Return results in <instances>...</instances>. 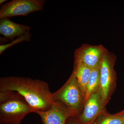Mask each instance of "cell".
<instances>
[{"label": "cell", "mask_w": 124, "mask_h": 124, "mask_svg": "<svg viewBox=\"0 0 124 124\" xmlns=\"http://www.w3.org/2000/svg\"><path fill=\"white\" fill-rule=\"evenodd\" d=\"M5 91L19 93L35 111L48 110L54 101L48 84L37 79L17 76L1 78L0 91Z\"/></svg>", "instance_id": "6da1fadb"}, {"label": "cell", "mask_w": 124, "mask_h": 124, "mask_svg": "<svg viewBox=\"0 0 124 124\" xmlns=\"http://www.w3.org/2000/svg\"><path fill=\"white\" fill-rule=\"evenodd\" d=\"M35 110L24 98L17 92H0V118L1 122L20 124L27 114Z\"/></svg>", "instance_id": "7a4b0ae2"}, {"label": "cell", "mask_w": 124, "mask_h": 124, "mask_svg": "<svg viewBox=\"0 0 124 124\" xmlns=\"http://www.w3.org/2000/svg\"><path fill=\"white\" fill-rule=\"evenodd\" d=\"M52 97L54 101L62 102L77 116L83 109L85 96L72 72L65 84L57 91L52 93Z\"/></svg>", "instance_id": "3957f363"}, {"label": "cell", "mask_w": 124, "mask_h": 124, "mask_svg": "<svg viewBox=\"0 0 124 124\" xmlns=\"http://www.w3.org/2000/svg\"><path fill=\"white\" fill-rule=\"evenodd\" d=\"M116 57L108 51L104 54L100 66L99 90L106 106L116 88L117 77L114 67Z\"/></svg>", "instance_id": "277c9868"}, {"label": "cell", "mask_w": 124, "mask_h": 124, "mask_svg": "<svg viewBox=\"0 0 124 124\" xmlns=\"http://www.w3.org/2000/svg\"><path fill=\"white\" fill-rule=\"evenodd\" d=\"M45 0H13L1 6L0 19L18 16H26L29 14L43 10Z\"/></svg>", "instance_id": "5b68a950"}, {"label": "cell", "mask_w": 124, "mask_h": 124, "mask_svg": "<svg viewBox=\"0 0 124 124\" xmlns=\"http://www.w3.org/2000/svg\"><path fill=\"white\" fill-rule=\"evenodd\" d=\"M99 89L89 97L81 112L76 116L82 124H93L100 114L106 110Z\"/></svg>", "instance_id": "8992f818"}, {"label": "cell", "mask_w": 124, "mask_h": 124, "mask_svg": "<svg viewBox=\"0 0 124 124\" xmlns=\"http://www.w3.org/2000/svg\"><path fill=\"white\" fill-rule=\"evenodd\" d=\"M108 51L102 45L84 44L76 50L74 59L93 69L100 66L103 56Z\"/></svg>", "instance_id": "52a82bcc"}, {"label": "cell", "mask_w": 124, "mask_h": 124, "mask_svg": "<svg viewBox=\"0 0 124 124\" xmlns=\"http://www.w3.org/2000/svg\"><path fill=\"white\" fill-rule=\"evenodd\" d=\"M34 113L39 116L44 124H66L69 118L77 116L63 103L58 101H54L48 110Z\"/></svg>", "instance_id": "ba28073f"}, {"label": "cell", "mask_w": 124, "mask_h": 124, "mask_svg": "<svg viewBox=\"0 0 124 124\" xmlns=\"http://www.w3.org/2000/svg\"><path fill=\"white\" fill-rule=\"evenodd\" d=\"M31 29L29 26L14 22L8 18L0 20V33L11 41L16 37H20L29 32Z\"/></svg>", "instance_id": "9c48e42d"}, {"label": "cell", "mask_w": 124, "mask_h": 124, "mask_svg": "<svg viewBox=\"0 0 124 124\" xmlns=\"http://www.w3.org/2000/svg\"><path fill=\"white\" fill-rule=\"evenodd\" d=\"M92 69L81 62L75 60L72 73L75 75L82 93L85 96L86 85Z\"/></svg>", "instance_id": "30bf717a"}, {"label": "cell", "mask_w": 124, "mask_h": 124, "mask_svg": "<svg viewBox=\"0 0 124 124\" xmlns=\"http://www.w3.org/2000/svg\"><path fill=\"white\" fill-rule=\"evenodd\" d=\"M100 66L92 69L86 85L85 103L93 93L98 90L100 85Z\"/></svg>", "instance_id": "8fae6325"}, {"label": "cell", "mask_w": 124, "mask_h": 124, "mask_svg": "<svg viewBox=\"0 0 124 124\" xmlns=\"http://www.w3.org/2000/svg\"><path fill=\"white\" fill-rule=\"evenodd\" d=\"M93 124H124V117L110 114L106 110L98 116Z\"/></svg>", "instance_id": "7c38bea8"}, {"label": "cell", "mask_w": 124, "mask_h": 124, "mask_svg": "<svg viewBox=\"0 0 124 124\" xmlns=\"http://www.w3.org/2000/svg\"><path fill=\"white\" fill-rule=\"evenodd\" d=\"M32 35L30 32L26 33L24 35L20 37L16 38L15 39L12 41L11 42L8 44H2L0 46V54H2L3 52H4L7 49H8L10 47L13 46L15 45L23 42V41H27L29 42L31 40V37Z\"/></svg>", "instance_id": "4fadbf2b"}, {"label": "cell", "mask_w": 124, "mask_h": 124, "mask_svg": "<svg viewBox=\"0 0 124 124\" xmlns=\"http://www.w3.org/2000/svg\"><path fill=\"white\" fill-rule=\"evenodd\" d=\"M66 124H82L76 117H71L67 121Z\"/></svg>", "instance_id": "5bb4252c"}, {"label": "cell", "mask_w": 124, "mask_h": 124, "mask_svg": "<svg viewBox=\"0 0 124 124\" xmlns=\"http://www.w3.org/2000/svg\"><path fill=\"white\" fill-rule=\"evenodd\" d=\"M115 115L118 116H122L124 117V109L123 110L120 111L119 112H117L114 114Z\"/></svg>", "instance_id": "9a60e30c"}, {"label": "cell", "mask_w": 124, "mask_h": 124, "mask_svg": "<svg viewBox=\"0 0 124 124\" xmlns=\"http://www.w3.org/2000/svg\"><path fill=\"white\" fill-rule=\"evenodd\" d=\"M7 1V0H0V4L2 5L3 3H4V2Z\"/></svg>", "instance_id": "2e32d148"}, {"label": "cell", "mask_w": 124, "mask_h": 124, "mask_svg": "<svg viewBox=\"0 0 124 124\" xmlns=\"http://www.w3.org/2000/svg\"><path fill=\"white\" fill-rule=\"evenodd\" d=\"M0 124H11L9 123H6V122H1Z\"/></svg>", "instance_id": "e0dca14e"}, {"label": "cell", "mask_w": 124, "mask_h": 124, "mask_svg": "<svg viewBox=\"0 0 124 124\" xmlns=\"http://www.w3.org/2000/svg\"></svg>", "instance_id": "ac0fdd59"}]
</instances>
